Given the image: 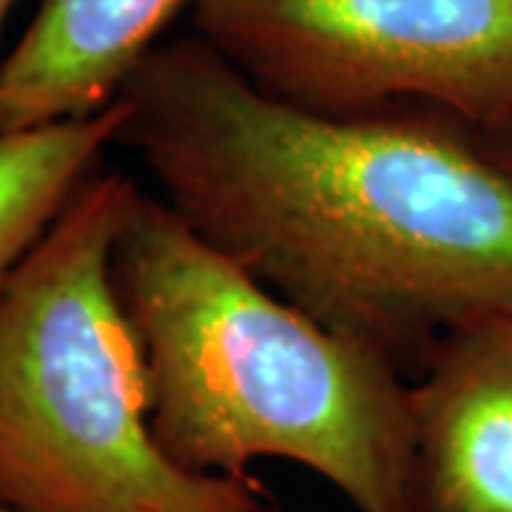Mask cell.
I'll use <instances>...</instances> for the list:
<instances>
[{"label":"cell","instance_id":"obj_4","mask_svg":"<svg viewBox=\"0 0 512 512\" xmlns=\"http://www.w3.org/2000/svg\"><path fill=\"white\" fill-rule=\"evenodd\" d=\"M191 32L296 109L512 131V0H200Z\"/></svg>","mask_w":512,"mask_h":512},{"label":"cell","instance_id":"obj_6","mask_svg":"<svg viewBox=\"0 0 512 512\" xmlns=\"http://www.w3.org/2000/svg\"><path fill=\"white\" fill-rule=\"evenodd\" d=\"M200 0H40L0 60V137L86 120L117 100L165 26Z\"/></svg>","mask_w":512,"mask_h":512},{"label":"cell","instance_id":"obj_7","mask_svg":"<svg viewBox=\"0 0 512 512\" xmlns=\"http://www.w3.org/2000/svg\"><path fill=\"white\" fill-rule=\"evenodd\" d=\"M126 123L123 100L86 120L0 137V302L12 276L32 254L77 188L100 171L103 151Z\"/></svg>","mask_w":512,"mask_h":512},{"label":"cell","instance_id":"obj_9","mask_svg":"<svg viewBox=\"0 0 512 512\" xmlns=\"http://www.w3.org/2000/svg\"><path fill=\"white\" fill-rule=\"evenodd\" d=\"M12 6H15V0H0V32H3V23L9 18Z\"/></svg>","mask_w":512,"mask_h":512},{"label":"cell","instance_id":"obj_5","mask_svg":"<svg viewBox=\"0 0 512 512\" xmlns=\"http://www.w3.org/2000/svg\"><path fill=\"white\" fill-rule=\"evenodd\" d=\"M410 402V512H512V313L447 336Z\"/></svg>","mask_w":512,"mask_h":512},{"label":"cell","instance_id":"obj_8","mask_svg":"<svg viewBox=\"0 0 512 512\" xmlns=\"http://www.w3.org/2000/svg\"><path fill=\"white\" fill-rule=\"evenodd\" d=\"M478 137H481V134H478ZM481 140L490 146V151H493L501 163H507L512 168V131L510 134H498V137H481Z\"/></svg>","mask_w":512,"mask_h":512},{"label":"cell","instance_id":"obj_1","mask_svg":"<svg viewBox=\"0 0 512 512\" xmlns=\"http://www.w3.org/2000/svg\"><path fill=\"white\" fill-rule=\"evenodd\" d=\"M117 100L114 146L211 248L407 379L512 313V168L456 120L296 109L194 32L157 43Z\"/></svg>","mask_w":512,"mask_h":512},{"label":"cell","instance_id":"obj_3","mask_svg":"<svg viewBox=\"0 0 512 512\" xmlns=\"http://www.w3.org/2000/svg\"><path fill=\"white\" fill-rule=\"evenodd\" d=\"M137 183L97 171L0 302V507L262 512L251 481L177 467L148 424L146 359L111 282Z\"/></svg>","mask_w":512,"mask_h":512},{"label":"cell","instance_id":"obj_2","mask_svg":"<svg viewBox=\"0 0 512 512\" xmlns=\"http://www.w3.org/2000/svg\"><path fill=\"white\" fill-rule=\"evenodd\" d=\"M111 282L148 376V424L177 467L248 481L285 458L359 512H410V379L319 325L134 188Z\"/></svg>","mask_w":512,"mask_h":512},{"label":"cell","instance_id":"obj_10","mask_svg":"<svg viewBox=\"0 0 512 512\" xmlns=\"http://www.w3.org/2000/svg\"><path fill=\"white\" fill-rule=\"evenodd\" d=\"M0 512H9V510H6V507H0Z\"/></svg>","mask_w":512,"mask_h":512}]
</instances>
